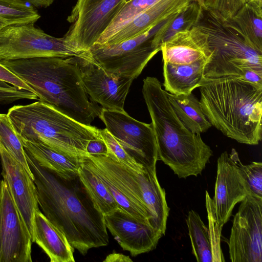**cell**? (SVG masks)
Masks as SVG:
<instances>
[{
  "instance_id": "cell-1",
  "label": "cell",
  "mask_w": 262,
  "mask_h": 262,
  "mask_svg": "<svg viewBox=\"0 0 262 262\" xmlns=\"http://www.w3.org/2000/svg\"><path fill=\"white\" fill-rule=\"evenodd\" d=\"M42 213L82 255L106 246L109 238L104 216L78 172H60L40 165L25 151Z\"/></svg>"
},
{
  "instance_id": "cell-2",
  "label": "cell",
  "mask_w": 262,
  "mask_h": 262,
  "mask_svg": "<svg viewBox=\"0 0 262 262\" xmlns=\"http://www.w3.org/2000/svg\"><path fill=\"white\" fill-rule=\"evenodd\" d=\"M0 63L29 85L40 101L74 120L91 126L101 108L88 98L73 57H37Z\"/></svg>"
},
{
  "instance_id": "cell-3",
  "label": "cell",
  "mask_w": 262,
  "mask_h": 262,
  "mask_svg": "<svg viewBox=\"0 0 262 262\" xmlns=\"http://www.w3.org/2000/svg\"><path fill=\"white\" fill-rule=\"evenodd\" d=\"M142 94L149 113L156 137L158 160L162 161L179 178L197 177L213 155L200 134L187 128L177 115L155 77L143 80Z\"/></svg>"
},
{
  "instance_id": "cell-4",
  "label": "cell",
  "mask_w": 262,
  "mask_h": 262,
  "mask_svg": "<svg viewBox=\"0 0 262 262\" xmlns=\"http://www.w3.org/2000/svg\"><path fill=\"white\" fill-rule=\"evenodd\" d=\"M202 110L217 129L237 142L258 145L262 138V86L238 78L204 79Z\"/></svg>"
},
{
  "instance_id": "cell-5",
  "label": "cell",
  "mask_w": 262,
  "mask_h": 262,
  "mask_svg": "<svg viewBox=\"0 0 262 262\" xmlns=\"http://www.w3.org/2000/svg\"><path fill=\"white\" fill-rule=\"evenodd\" d=\"M7 114L20 139L76 156H88V142L101 137L99 129L81 124L40 100L14 105Z\"/></svg>"
},
{
  "instance_id": "cell-6",
  "label": "cell",
  "mask_w": 262,
  "mask_h": 262,
  "mask_svg": "<svg viewBox=\"0 0 262 262\" xmlns=\"http://www.w3.org/2000/svg\"><path fill=\"white\" fill-rule=\"evenodd\" d=\"M194 26L207 34L212 52L205 67V79L239 78L248 69L262 74V52L252 47L232 18L202 7Z\"/></svg>"
},
{
  "instance_id": "cell-7",
  "label": "cell",
  "mask_w": 262,
  "mask_h": 262,
  "mask_svg": "<svg viewBox=\"0 0 262 262\" xmlns=\"http://www.w3.org/2000/svg\"><path fill=\"white\" fill-rule=\"evenodd\" d=\"M82 52L63 37L51 36L36 27L34 23L5 25L0 29V60L49 57L68 58Z\"/></svg>"
},
{
  "instance_id": "cell-8",
  "label": "cell",
  "mask_w": 262,
  "mask_h": 262,
  "mask_svg": "<svg viewBox=\"0 0 262 262\" xmlns=\"http://www.w3.org/2000/svg\"><path fill=\"white\" fill-rule=\"evenodd\" d=\"M165 21L136 37L118 43L93 46L88 51V53L108 73L116 76L129 77L135 79L149 60L161 51V48L154 43L153 38Z\"/></svg>"
},
{
  "instance_id": "cell-9",
  "label": "cell",
  "mask_w": 262,
  "mask_h": 262,
  "mask_svg": "<svg viewBox=\"0 0 262 262\" xmlns=\"http://www.w3.org/2000/svg\"><path fill=\"white\" fill-rule=\"evenodd\" d=\"M84 159L114 197L119 208L138 221L151 226L133 169L120 162L110 151L105 156H84Z\"/></svg>"
},
{
  "instance_id": "cell-10",
  "label": "cell",
  "mask_w": 262,
  "mask_h": 262,
  "mask_svg": "<svg viewBox=\"0 0 262 262\" xmlns=\"http://www.w3.org/2000/svg\"><path fill=\"white\" fill-rule=\"evenodd\" d=\"M108 132L139 165L156 169L157 145L152 124L139 121L125 111L102 108L98 116Z\"/></svg>"
},
{
  "instance_id": "cell-11",
  "label": "cell",
  "mask_w": 262,
  "mask_h": 262,
  "mask_svg": "<svg viewBox=\"0 0 262 262\" xmlns=\"http://www.w3.org/2000/svg\"><path fill=\"white\" fill-rule=\"evenodd\" d=\"M127 0H77L63 37L77 50L88 51L111 25Z\"/></svg>"
},
{
  "instance_id": "cell-12",
  "label": "cell",
  "mask_w": 262,
  "mask_h": 262,
  "mask_svg": "<svg viewBox=\"0 0 262 262\" xmlns=\"http://www.w3.org/2000/svg\"><path fill=\"white\" fill-rule=\"evenodd\" d=\"M234 216L228 241L232 262L262 261V198L247 196Z\"/></svg>"
},
{
  "instance_id": "cell-13",
  "label": "cell",
  "mask_w": 262,
  "mask_h": 262,
  "mask_svg": "<svg viewBox=\"0 0 262 262\" xmlns=\"http://www.w3.org/2000/svg\"><path fill=\"white\" fill-rule=\"evenodd\" d=\"M73 58L79 68L84 89L92 101L106 110L125 111V100L134 79L108 73L90 56L88 51Z\"/></svg>"
},
{
  "instance_id": "cell-14",
  "label": "cell",
  "mask_w": 262,
  "mask_h": 262,
  "mask_svg": "<svg viewBox=\"0 0 262 262\" xmlns=\"http://www.w3.org/2000/svg\"><path fill=\"white\" fill-rule=\"evenodd\" d=\"M29 230L0 173V262H32Z\"/></svg>"
},
{
  "instance_id": "cell-15",
  "label": "cell",
  "mask_w": 262,
  "mask_h": 262,
  "mask_svg": "<svg viewBox=\"0 0 262 262\" xmlns=\"http://www.w3.org/2000/svg\"><path fill=\"white\" fill-rule=\"evenodd\" d=\"M240 162L234 148L230 153L222 152L217 159L215 193L212 201L216 221L221 229L231 216L235 205L247 196L253 195L239 168Z\"/></svg>"
},
{
  "instance_id": "cell-16",
  "label": "cell",
  "mask_w": 262,
  "mask_h": 262,
  "mask_svg": "<svg viewBox=\"0 0 262 262\" xmlns=\"http://www.w3.org/2000/svg\"><path fill=\"white\" fill-rule=\"evenodd\" d=\"M1 174L30 232L35 239V216L39 209L33 180L24 167L10 154L0 148Z\"/></svg>"
},
{
  "instance_id": "cell-17",
  "label": "cell",
  "mask_w": 262,
  "mask_h": 262,
  "mask_svg": "<svg viewBox=\"0 0 262 262\" xmlns=\"http://www.w3.org/2000/svg\"><path fill=\"white\" fill-rule=\"evenodd\" d=\"M104 216L106 228L121 248L133 256L155 249L163 236L151 226L138 221L121 209Z\"/></svg>"
},
{
  "instance_id": "cell-18",
  "label": "cell",
  "mask_w": 262,
  "mask_h": 262,
  "mask_svg": "<svg viewBox=\"0 0 262 262\" xmlns=\"http://www.w3.org/2000/svg\"><path fill=\"white\" fill-rule=\"evenodd\" d=\"M163 62L174 64H187L212 55L207 34L193 26L177 33L161 46Z\"/></svg>"
},
{
  "instance_id": "cell-19",
  "label": "cell",
  "mask_w": 262,
  "mask_h": 262,
  "mask_svg": "<svg viewBox=\"0 0 262 262\" xmlns=\"http://www.w3.org/2000/svg\"><path fill=\"white\" fill-rule=\"evenodd\" d=\"M193 1L160 0L134 17L101 46L118 43L136 37L178 14Z\"/></svg>"
},
{
  "instance_id": "cell-20",
  "label": "cell",
  "mask_w": 262,
  "mask_h": 262,
  "mask_svg": "<svg viewBox=\"0 0 262 262\" xmlns=\"http://www.w3.org/2000/svg\"><path fill=\"white\" fill-rule=\"evenodd\" d=\"M133 172L142 200L148 211L150 225L163 235L166 229L169 208L165 190L158 181L156 169L144 167L141 171L133 170Z\"/></svg>"
},
{
  "instance_id": "cell-21",
  "label": "cell",
  "mask_w": 262,
  "mask_h": 262,
  "mask_svg": "<svg viewBox=\"0 0 262 262\" xmlns=\"http://www.w3.org/2000/svg\"><path fill=\"white\" fill-rule=\"evenodd\" d=\"M34 243L50 258L51 262H74V248L66 235L38 210L35 216Z\"/></svg>"
},
{
  "instance_id": "cell-22",
  "label": "cell",
  "mask_w": 262,
  "mask_h": 262,
  "mask_svg": "<svg viewBox=\"0 0 262 262\" xmlns=\"http://www.w3.org/2000/svg\"><path fill=\"white\" fill-rule=\"evenodd\" d=\"M209 59H204L187 64H174L163 62V86L172 94H188L201 85L204 72Z\"/></svg>"
},
{
  "instance_id": "cell-23",
  "label": "cell",
  "mask_w": 262,
  "mask_h": 262,
  "mask_svg": "<svg viewBox=\"0 0 262 262\" xmlns=\"http://www.w3.org/2000/svg\"><path fill=\"white\" fill-rule=\"evenodd\" d=\"M192 253L198 262H222L225 259L221 248L213 239L209 228L199 214L193 210L186 220Z\"/></svg>"
},
{
  "instance_id": "cell-24",
  "label": "cell",
  "mask_w": 262,
  "mask_h": 262,
  "mask_svg": "<svg viewBox=\"0 0 262 262\" xmlns=\"http://www.w3.org/2000/svg\"><path fill=\"white\" fill-rule=\"evenodd\" d=\"M167 95L177 115L190 131L200 134L212 126L202 110L200 100L192 93L177 95L167 92Z\"/></svg>"
},
{
  "instance_id": "cell-25",
  "label": "cell",
  "mask_w": 262,
  "mask_h": 262,
  "mask_svg": "<svg viewBox=\"0 0 262 262\" xmlns=\"http://www.w3.org/2000/svg\"><path fill=\"white\" fill-rule=\"evenodd\" d=\"M25 151L40 165L60 172H78L81 157L61 152L41 143L21 140Z\"/></svg>"
},
{
  "instance_id": "cell-26",
  "label": "cell",
  "mask_w": 262,
  "mask_h": 262,
  "mask_svg": "<svg viewBox=\"0 0 262 262\" xmlns=\"http://www.w3.org/2000/svg\"><path fill=\"white\" fill-rule=\"evenodd\" d=\"M249 42L262 52V0H249L232 18Z\"/></svg>"
},
{
  "instance_id": "cell-27",
  "label": "cell",
  "mask_w": 262,
  "mask_h": 262,
  "mask_svg": "<svg viewBox=\"0 0 262 262\" xmlns=\"http://www.w3.org/2000/svg\"><path fill=\"white\" fill-rule=\"evenodd\" d=\"M79 174L96 205L104 215L119 208L115 199L100 178L86 163L84 156L81 158Z\"/></svg>"
},
{
  "instance_id": "cell-28",
  "label": "cell",
  "mask_w": 262,
  "mask_h": 262,
  "mask_svg": "<svg viewBox=\"0 0 262 262\" xmlns=\"http://www.w3.org/2000/svg\"><path fill=\"white\" fill-rule=\"evenodd\" d=\"M202 7L193 1L179 14L171 17L157 30L153 38L154 43L161 48L162 43L178 32L191 29L198 22Z\"/></svg>"
},
{
  "instance_id": "cell-29",
  "label": "cell",
  "mask_w": 262,
  "mask_h": 262,
  "mask_svg": "<svg viewBox=\"0 0 262 262\" xmlns=\"http://www.w3.org/2000/svg\"><path fill=\"white\" fill-rule=\"evenodd\" d=\"M159 1L160 0H127L119 13L94 45H104L134 17Z\"/></svg>"
},
{
  "instance_id": "cell-30",
  "label": "cell",
  "mask_w": 262,
  "mask_h": 262,
  "mask_svg": "<svg viewBox=\"0 0 262 262\" xmlns=\"http://www.w3.org/2000/svg\"><path fill=\"white\" fill-rule=\"evenodd\" d=\"M0 148L13 157L33 180L21 141L15 133L7 114L3 113H0Z\"/></svg>"
},
{
  "instance_id": "cell-31",
  "label": "cell",
  "mask_w": 262,
  "mask_h": 262,
  "mask_svg": "<svg viewBox=\"0 0 262 262\" xmlns=\"http://www.w3.org/2000/svg\"><path fill=\"white\" fill-rule=\"evenodd\" d=\"M40 17L29 4L20 0H0V21L6 25L35 23Z\"/></svg>"
},
{
  "instance_id": "cell-32",
  "label": "cell",
  "mask_w": 262,
  "mask_h": 262,
  "mask_svg": "<svg viewBox=\"0 0 262 262\" xmlns=\"http://www.w3.org/2000/svg\"><path fill=\"white\" fill-rule=\"evenodd\" d=\"M99 134L101 138L105 143L108 151L113 154L120 162L137 171H141L143 169L144 167L138 164L126 153L106 128L99 129Z\"/></svg>"
},
{
  "instance_id": "cell-33",
  "label": "cell",
  "mask_w": 262,
  "mask_h": 262,
  "mask_svg": "<svg viewBox=\"0 0 262 262\" xmlns=\"http://www.w3.org/2000/svg\"><path fill=\"white\" fill-rule=\"evenodd\" d=\"M239 166L252 194L262 198V163L252 162L243 165L240 162Z\"/></svg>"
},
{
  "instance_id": "cell-34",
  "label": "cell",
  "mask_w": 262,
  "mask_h": 262,
  "mask_svg": "<svg viewBox=\"0 0 262 262\" xmlns=\"http://www.w3.org/2000/svg\"><path fill=\"white\" fill-rule=\"evenodd\" d=\"M245 3V0H204L202 7L214 10L229 19L232 18Z\"/></svg>"
},
{
  "instance_id": "cell-35",
  "label": "cell",
  "mask_w": 262,
  "mask_h": 262,
  "mask_svg": "<svg viewBox=\"0 0 262 262\" xmlns=\"http://www.w3.org/2000/svg\"><path fill=\"white\" fill-rule=\"evenodd\" d=\"M0 80L5 81L19 89H25L35 93L34 91L29 85L1 63Z\"/></svg>"
},
{
  "instance_id": "cell-36",
  "label": "cell",
  "mask_w": 262,
  "mask_h": 262,
  "mask_svg": "<svg viewBox=\"0 0 262 262\" xmlns=\"http://www.w3.org/2000/svg\"><path fill=\"white\" fill-rule=\"evenodd\" d=\"M108 148L101 137L90 140L86 146L88 156H99L107 155Z\"/></svg>"
},
{
  "instance_id": "cell-37",
  "label": "cell",
  "mask_w": 262,
  "mask_h": 262,
  "mask_svg": "<svg viewBox=\"0 0 262 262\" xmlns=\"http://www.w3.org/2000/svg\"><path fill=\"white\" fill-rule=\"evenodd\" d=\"M238 78L258 86H262V74L254 70L246 69L243 74Z\"/></svg>"
},
{
  "instance_id": "cell-38",
  "label": "cell",
  "mask_w": 262,
  "mask_h": 262,
  "mask_svg": "<svg viewBox=\"0 0 262 262\" xmlns=\"http://www.w3.org/2000/svg\"><path fill=\"white\" fill-rule=\"evenodd\" d=\"M105 262L133 261L129 256L120 253H113L108 255L103 260Z\"/></svg>"
},
{
  "instance_id": "cell-39",
  "label": "cell",
  "mask_w": 262,
  "mask_h": 262,
  "mask_svg": "<svg viewBox=\"0 0 262 262\" xmlns=\"http://www.w3.org/2000/svg\"><path fill=\"white\" fill-rule=\"evenodd\" d=\"M30 4L35 8H47L54 2V0H20Z\"/></svg>"
},
{
  "instance_id": "cell-40",
  "label": "cell",
  "mask_w": 262,
  "mask_h": 262,
  "mask_svg": "<svg viewBox=\"0 0 262 262\" xmlns=\"http://www.w3.org/2000/svg\"><path fill=\"white\" fill-rule=\"evenodd\" d=\"M193 1H196L202 7L203 4V2H204V0H193Z\"/></svg>"
},
{
  "instance_id": "cell-41",
  "label": "cell",
  "mask_w": 262,
  "mask_h": 262,
  "mask_svg": "<svg viewBox=\"0 0 262 262\" xmlns=\"http://www.w3.org/2000/svg\"><path fill=\"white\" fill-rule=\"evenodd\" d=\"M5 25H6L4 23L0 21V29Z\"/></svg>"
},
{
  "instance_id": "cell-42",
  "label": "cell",
  "mask_w": 262,
  "mask_h": 262,
  "mask_svg": "<svg viewBox=\"0 0 262 262\" xmlns=\"http://www.w3.org/2000/svg\"><path fill=\"white\" fill-rule=\"evenodd\" d=\"M245 2H247V1H249V0H245Z\"/></svg>"
}]
</instances>
